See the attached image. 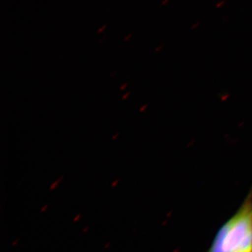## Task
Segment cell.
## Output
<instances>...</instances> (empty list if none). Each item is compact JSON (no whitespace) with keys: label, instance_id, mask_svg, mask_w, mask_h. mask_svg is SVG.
Here are the masks:
<instances>
[{"label":"cell","instance_id":"obj_1","mask_svg":"<svg viewBox=\"0 0 252 252\" xmlns=\"http://www.w3.org/2000/svg\"><path fill=\"white\" fill-rule=\"evenodd\" d=\"M207 252H252V187L240 208L220 227Z\"/></svg>","mask_w":252,"mask_h":252},{"label":"cell","instance_id":"obj_2","mask_svg":"<svg viewBox=\"0 0 252 252\" xmlns=\"http://www.w3.org/2000/svg\"><path fill=\"white\" fill-rule=\"evenodd\" d=\"M63 180V177H61V178L59 179V180L56 181V182H55L54 184H53V185L51 186V187H50V189L51 190H53V189H56V187H58V185H59V184L60 182H61V181Z\"/></svg>","mask_w":252,"mask_h":252},{"label":"cell","instance_id":"obj_3","mask_svg":"<svg viewBox=\"0 0 252 252\" xmlns=\"http://www.w3.org/2000/svg\"><path fill=\"white\" fill-rule=\"evenodd\" d=\"M81 217V214H79V215H78L77 217H75V219L74 220V221H77V220H79V219H80Z\"/></svg>","mask_w":252,"mask_h":252},{"label":"cell","instance_id":"obj_4","mask_svg":"<svg viewBox=\"0 0 252 252\" xmlns=\"http://www.w3.org/2000/svg\"><path fill=\"white\" fill-rule=\"evenodd\" d=\"M47 207H48V205H46L45 206L43 207V208L41 209V212H44V211H46V209H47Z\"/></svg>","mask_w":252,"mask_h":252},{"label":"cell","instance_id":"obj_5","mask_svg":"<svg viewBox=\"0 0 252 252\" xmlns=\"http://www.w3.org/2000/svg\"><path fill=\"white\" fill-rule=\"evenodd\" d=\"M117 183H119V180H117L115 182H114V183H113L112 187H115V186H117Z\"/></svg>","mask_w":252,"mask_h":252},{"label":"cell","instance_id":"obj_6","mask_svg":"<svg viewBox=\"0 0 252 252\" xmlns=\"http://www.w3.org/2000/svg\"><path fill=\"white\" fill-rule=\"evenodd\" d=\"M105 26H106V25H104V26H102V28H99V30H98V32H100L101 31H102V29H103V28H104V27H105Z\"/></svg>","mask_w":252,"mask_h":252},{"label":"cell","instance_id":"obj_7","mask_svg":"<svg viewBox=\"0 0 252 252\" xmlns=\"http://www.w3.org/2000/svg\"><path fill=\"white\" fill-rule=\"evenodd\" d=\"M18 240H15V243H13V246H15V245H16V244H18Z\"/></svg>","mask_w":252,"mask_h":252},{"label":"cell","instance_id":"obj_8","mask_svg":"<svg viewBox=\"0 0 252 252\" xmlns=\"http://www.w3.org/2000/svg\"><path fill=\"white\" fill-rule=\"evenodd\" d=\"M127 94H129V92H127V94H124V95H123V98H125L126 96L127 95Z\"/></svg>","mask_w":252,"mask_h":252},{"label":"cell","instance_id":"obj_9","mask_svg":"<svg viewBox=\"0 0 252 252\" xmlns=\"http://www.w3.org/2000/svg\"><path fill=\"white\" fill-rule=\"evenodd\" d=\"M126 85V84H123L122 86H121V90H122L123 89H124V87H125Z\"/></svg>","mask_w":252,"mask_h":252},{"label":"cell","instance_id":"obj_10","mask_svg":"<svg viewBox=\"0 0 252 252\" xmlns=\"http://www.w3.org/2000/svg\"><path fill=\"white\" fill-rule=\"evenodd\" d=\"M118 135H119V134L117 133V134H115V135H114V136H113V137H112L113 140H114V139H115V137H117V136Z\"/></svg>","mask_w":252,"mask_h":252},{"label":"cell","instance_id":"obj_11","mask_svg":"<svg viewBox=\"0 0 252 252\" xmlns=\"http://www.w3.org/2000/svg\"><path fill=\"white\" fill-rule=\"evenodd\" d=\"M89 226L86 227L85 229H84V233H85V232L87 231V230L89 229Z\"/></svg>","mask_w":252,"mask_h":252},{"label":"cell","instance_id":"obj_12","mask_svg":"<svg viewBox=\"0 0 252 252\" xmlns=\"http://www.w3.org/2000/svg\"><path fill=\"white\" fill-rule=\"evenodd\" d=\"M109 244H110V243H109L108 244H107V245H105V247H104V248H109Z\"/></svg>","mask_w":252,"mask_h":252},{"label":"cell","instance_id":"obj_13","mask_svg":"<svg viewBox=\"0 0 252 252\" xmlns=\"http://www.w3.org/2000/svg\"><path fill=\"white\" fill-rule=\"evenodd\" d=\"M129 36H130V34H129V35H127V36H126V37L125 38V39H127V38H129Z\"/></svg>","mask_w":252,"mask_h":252},{"label":"cell","instance_id":"obj_14","mask_svg":"<svg viewBox=\"0 0 252 252\" xmlns=\"http://www.w3.org/2000/svg\"><path fill=\"white\" fill-rule=\"evenodd\" d=\"M146 106H144V107H142V108L140 109V111H142V109H143L144 108V107H145Z\"/></svg>","mask_w":252,"mask_h":252}]
</instances>
